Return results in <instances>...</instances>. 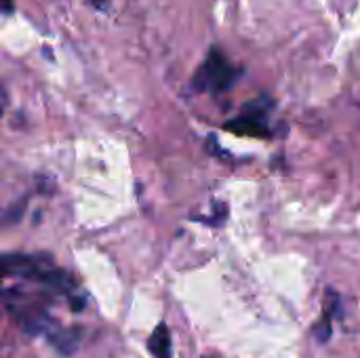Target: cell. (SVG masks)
<instances>
[{
    "label": "cell",
    "instance_id": "6da1fadb",
    "mask_svg": "<svg viewBox=\"0 0 360 358\" xmlns=\"http://www.w3.org/2000/svg\"><path fill=\"white\" fill-rule=\"evenodd\" d=\"M4 276H17L36 283L49 295L74 298L76 281L68 270H61L46 253H6L2 255Z\"/></svg>",
    "mask_w": 360,
    "mask_h": 358
},
{
    "label": "cell",
    "instance_id": "7a4b0ae2",
    "mask_svg": "<svg viewBox=\"0 0 360 358\" xmlns=\"http://www.w3.org/2000/svg\"><path fill=\"white\" fill-rule=\"evenodd\" d=\"M236 80H238L236 65L230 63V59L224 55L221 49L213 46L209 51L207 59L196 70V74L192 78V89L194 91H200V93L219 95V93L230 91Z\"/></svg>",
    "mask_w": 360,
    "mask_h": 358
},
{
    "label": "cell",
    "instance_id": "3957f363",
    "mask_svg": "<svg viewBox=\"0 0 360 358\" xmlns=\"http://www.w3.org/2000/svg\"><path fill=\"white\" fill-rule=\"evenodd\" d=\"M272 108H274V101L268 95H262V97L249 101L236 118H232L224 124V129L230 133H236V135L268 139L274 135V129L270 124Z\"/></svg>",
    "mask_w": 360,
    "mask_h": 358
},
{
    "label": "cell",
    "instance_id": "277c9868",
    "mask_svg": "<svg viewBox=\"0 0 360 358\" xmlns=\"http://www.w3.org/2000/svg\"><path fill=\"white\" fill-rule=\"evenodd\" d=\"M340 312V298L329 289L327 291V298H325V314L323 319L316 323V329H314V335L321 344H327L331 333H333V327H331V319Z\"/></svg>",
    "mask_w": 360,
    "mask_h": 358
},
{
    "label": "cell",
    "instance_id": "5b68a950",
    "mask_svg": "<svg viewBox=\"0 0 360 358\" xmlns=\"http://www.w3.org/2000/svg\"><path fill=\"white\" fill-rule=\"evenodd\" d=\"M148 350L154 358H173V342L167 323H158L148 340Z\"/></svg>",
    "mask_w": 360,
    "mask_h": 358
},
{
    "label": "cell",
    "instance_id": "8992f818",
    "mask_svg": "<svg viewBox=\"0 0 360 358\" xmlns=\"http://www.w3.org/2000/svg\"><path fill=\"white\" fill-rule=\"evenodd\" d=\"M46 340H49V344H51L57 352L70 357L72 352H76V348H78V344H80V333H78V329H63V327H57Z\"/></svg>",
    "mask_w": 360,
    "mask_h": 358
},
{
    "label": "cell",
    "instance_id": "52a82bcc",
    "mask_svg": "<svg viewBox=\"0 0 360 358\" xmlns=\"http://www.w3.org/2000/svg\"><path fill=\"white\" fill-rule=\"evenodd\" d=\"M91 2H93V4H95L97 8H101V11H103V8L108 6V0H91Z\"/></svg>",
    "mask_w": 360,
    "mask_h": 358
},
{
    "label": "cell",
    "instance_id": "ba28073f",
    "mask_svg": "<svg viewBox=\"0 0 360 358\" xmlns=\"http://www.w3.org/2000/svg\"><path fill=\"white\" fill-rule=\"evenodd\" d=\"M4 13H11V0H4Z\"/></svg>",
    "mask_w": 360,
    "mask_h": 358
},
{
    "label": "cell",
    "instance_id": "9c48e42d",
    "mask_svg": "<svg viewBox=\"0 0 360 358\" xmlns=\"http://www.w3.org/2000/svg\"><path fill=\"white\" fill-rule=\"evenodd\" d=\"M205 358H211V357H205Z\"/></svg>",
    "mask_w": 360,
    "mask_h": 358
}]
</instances>
